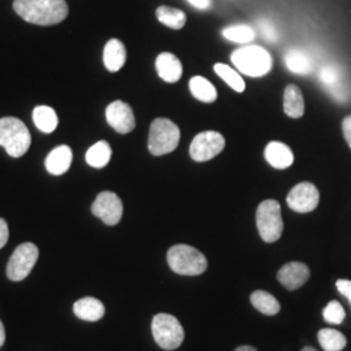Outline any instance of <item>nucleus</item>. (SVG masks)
Masks as SVG:
<instances>
[{
  "label": "nucleus",
  "instance_id": "20e7f679",
  "mask_svg": "<svg viewBox=\"0 0 351 351\" xmlns=\"http://www.w3.org/2000/svg\"><path fill=\"white\" fill-rule=\"evenodd\" d=\"M32 145V136L25 124L16 117L0 119V146L12 158H21Z\"/></svg>",
  "mask_w": 351,
  "mask_h": 351
},
{
  "label": "nucleus",
  "instance_id": "4be33fe9",
  "mask_svg": "<svg viewBox=\"0 0 351 351\" xmlns=\"http://www.w3.org/2000/svg\"><path fill=\"white\" fill-rule=\"evenodd\" d=\"M251 304L263 315L267 316H274L280 313L281 304L277 301L276 298L265 291V290H255L252 291L250 295Z\"/></svg>",
  "mask_w": 351,
  "mask_h": 351
},
{
  "label": "nucleus",
  "instance_id": "72a5a7b5",
  "mask_svg": "<svg viewBox=\"0 0 351 351\" xmlns=\"http://www.w3.org/2000/svg\"><path fill=\"white\" fill-rule=\"evenodd\" d=\"M188 1L193 7H195L198 10H203V11L208 10L211 7V0H188Z\"/></svg>",
  "mask_w": 351,
  "mask_h": 351
},
{
  "label": "nucleus",
  "instance_id": "ddd939ff",
  "mask_svg": "<svg viewBox=\"0 0 351 351\" xmlns=\"http://www.w3.org/2000/svg\"><path fill=\"white\" fill-rule=\"evenodd\" d=\"M310 276L311 272L308 265L302 262H289L284 264L277 272L278 282L289 291H294L303 287Z\"/></svg>",
  "mask_w": 351,
  "mask_h": 351
},
{
  "label": "nucleus",
  "instance_id": "412c9836",
  "mask_svg": "<svg viewBox=\"0 0 351 351\" xmlns=\"http://www.w3.org/2000/svg\"><path fill=\"white\" fill-rule=\"evenodd\" d=\"M189 88H190L193 97L198 101H204V103H213L217 99V90L207 78H204L202 75H194L189 81Z\"/></svg>",
  "mask_w": 351,
  "mask_h": 351
},
{
  "label": "nucleus",
  "instance_id": "c9c22d12",
  "mask_svg": "<svg viewBox=\"0 0 351 351\" xmlns=\"http://www.w3.org/2000/svg\"><path fill=\"white\" fill-rule=\"evenodd\" d=\"M234 351H258L255 348H252V346H249V345H242V346H239L237 349Z\"/></svg>",
  "mask_w": 351,
  "mask_h": 351
},
{
  "label": "nucleus",
  "instance_id": "9b49d317",
  "mask_svg": "<svg viewBox=\"0 0 351 351\" xmlns=\"http://www.w3.org/2000/svg\"><path fill=\"white\" fill-rule=\"evenodd\" d=\"M320 202V193L313 182H300L289 191V208L298 213H313Z\"/></svg>",
  "mask_w": 351,
  "mask_h": 351
},
{
  "label": "nucleus",
  "instance_id": "7c9ffc66",
  "mask_svg": "<svg viewBox=\"0 0 351 351\" xmlns=\"http://www.w3.org/2000/svg\"><path fill=\"white\" fill-rule=\"evenodd\" d=\"M336 287L339 293L348 298V301L351 304V281L350 280H346V278H339L336 282Z\"/></svg>",
  "mask_w": 351,
  "mask_h": 351
},
{
  "label": "nucleus",
  "instance_id": "1a4fd4ad",
  "mask_svg": "<svg viewBox=\"0 0 351 351\" xmlns=\"http://www.w3.org/2000/svg\"><path fill=\"white\" fill-rule=\"evenodd\" d=\"M226 147V138L215 130H206L197 134L190 145V156L194 162L203 163L217 156Z\"/></svg>",
  "mask_w": 351,
  "mask_h": 351
},
{
  "label": "nucleus",
  "instance_id": "5701e85b",
  "mask_svg": "<svg viewBox=\"0 0 351 351\" xmlns=\"http://www.w3.org/2000/svg\"><path fill=\"white\" fill-rule=\"evenodd\" d=\"M112 156V149L107 141H99L93 145L86 152V162L90 167L101 169L110 163Z\"/></svg>",
  "mask_w": 351,
  "mask_h": 351
},
{
  "label": "nucleus",
  "instance_id": "c756f323",
  "mask_svg": "<svg viewBox=\"0 0 351 351\" xmlns=\"http://www.w3.org/2000/svg\"><path fill=\"white\" fill-rule=\"evenodd\" d=\"M258 27H259V32L262 34V37L269 42V43H276L277 40L280 39V34H278V30L276 29V26L274 25L269 20L267 19H262L258 21Z\"/></svg>",
  "mask_w": 351,
  "mask_h": 351
},
{
  "label": "nucleus",
  "instance_id": "b1692460",
  "mask_svg": "<svg viewBox=\"0 0 351 351\" xmlns=\"http://www.w3.org/2000/svg\"><path fill=\"white\" fill-rule=\"evenodd\" d=\"M33 121L43 133H52L59 124L58 114L49 106H38L33 111Z\"/></svg>",
  "mask_w": 351,
  "mask_h": 351
},
{
  "label": "nucleus",
  "instance_id": "423d86ee",
  "mask_svg": "<svg viewBox=\"0 0 351 351\" xmlns=\"http://www.w3.org/2000/svg\"><path fill=\"white\" fill-rule=\"evenodd\" d=\"M180 138V128L172 120L155 119L150 126L149 150L155 156L171 154L177 149Z\"/></svg>",
  "mask_w": 351,
  "mask_h": 351
},
{
  "label": "nucleus",
  "instance_id": "473e14b6",
  "mask_svg": "<svg viewBox=\"0 0 351 351\" xmlns=\"http://www.w3.org/2000/svg\"><path fill=\"white\" fill-rule=\"evenodd\" d=\"M342 133H343L345 141L348 142V145L351 149V114L346 116L342 121Z\"/></svg>",
  "mask_w": 351,
  "mask_h": 351
},
{
  "label": "nucleus",
  "instance_id": "a211bd4d",
  "mask_svg": "<svg viewBox=\"0 0 351 351\" xmlns=\"http://www.w3.org/2000/svg\"><path fill=\"white\" fill-rule=\"evenodd\" d=\"M103 62L110 72H119L126 62V50L124 43L116 38L110 39L104 46Z\"/></svg>",
  "mask_w": 351,
  "mask_h": 351
},
{
  "label": "nucleus",
  "instance_id": "4468645a",
  "mask_svg": "<svg viewBox=\"0 0 351 351\" xmlns=\"http://www.w3.org/2000/svg\"><path fill=\"white\" fill-rule=\"evenodd\" d=\"M264 158L269 165L276 169H287L294 163V154L288 145L272 141L264 150Z\"/></svg>",
  "mask_w": 351,
  "mask_h": 351
},
{
  "label": "nucleus",
  "instance_id": "39448f33",
  "mask_svg": "<svg viewBox=\"0 0 351 351\" xmlns=\"http://www.w3.org/2000/svg\"><path fill=\"white\" fill-rule=\"evenodd\" d=\"M151 332L158 346L165 351L178 349L185 339L184 328L178 319L171 314L155 315L151 323Z\"/></svg>",
  "mask_w": 351,
  "mask_h": 351
},
{
  "label": "nucleus",
  "instance_id": "2f4dec72",
  "mask_svg": "<svg viewBox=\"0 0 351 351\" xmlns=\"http://www.w3.org/2000/svg\"><path fill=\"white\" fill-rule=\"evenodd\" d=\"M10 239V230H8V224L4 219L0 217V249H3Z\"/></svg>",
  "mask_w": 351,
  "mask_h": 351
},
{
  "label": "nucleus",
  "instance_id": "0eeeda50",
  "mask_svg": "<svg viewBox=\"0 0 351 351\" xmlns=\"http://www.w3.org/2000/svg\"><path fill=\"white\" fill-rule=\"evenodd\" d=\"M256 226L264 242L274 243L280 239L284 232V220L278 202L267 199L258 206Z\"/></svg>",
  "mask_w": 351,
  "mask_h": 351
},
{
  "label": "nucleus",
  "instance_id": "f257e3e1",
  "mask_svg": "<svg viewBox=\"0 0 351 351\" xmlns=\"http://www.w3.org/2000/svg\"><path fill=\"white\" fill-rule=\"evenodd\" d=\"M13 8L20 17L36 25H56L68 16L65 0H14Z\"/></svg>",
  "mask_w": 351,
  "mask_h": 351
},
{
  "label": "nucleus",
  "instance_id": "9d476101",
  "mask_svg": "<svg viewBox=\"0 0 351 351\" xmlns=\"http://www.w3.org/2000/svg\"><path fill=\"white\" fill-rule=\"evenodd\" d=\"M91 213L106 226H117L123 217L124 206L117 194L112 191H101L91 206Z\"/></svg>",
  "mask_w": 351,
  "mask_h": 351
},
{
  "label": "nucleus",
  "instance_id": "f704fd0d",
  "mask_svg": "<svg viewBox=\"0 0 351 351\" xmlns=\"http://www.w3.org/2000/svg\"><path fill=\"white\" fill-rule=\"evenodd\" d=\"M4 342H5V328L3 322L0 320V348L4 345Z\"/></svg>",
  "mask_w": 351,
  "mask_h": 351
},
{
  "label": "nucleus",
  "instance_id": "6e6552de",
  "mask_svg": "<svg viewBox=\"0 0 351 351\" xmlns=\"http://www.w3.org/2000/svg\"><path fill=\"white\" fill-rule=\"evenodd\" d=\"M39 251L38 247L32 242L21 243L13 251L12 256L7 264V277L14 281H23L29 276L37 263Z\"/></svg>",
  "mask_w": 351,
  "mask_h": 351
},
{
  "label": "nucleus",
  "instance_id": "f3484780",
  "mask_svg": "<svg viewBox=\"0 0 351 351\" xmlns=\"http://www.w3.org/2000/svg\"><path fill=\"white\" fill-rule=\"evenodd\" d=\"M73 313L75 316L85 322H99L106 314V307L99 300L94 297H85L73 304Z\"/></svg>",
  "mask_w": 351,
  "mask_h": 351
},
{
  "label": "nucleus",
  "instance_id": "393cba45",
  "mask_svg": "<svg viewBox=\"0 0 351 351\" xmlns=\"http://www.w3.org/2000/svg\"><path fill=\"white\" fill-rule=\"evenodd\" d=\"M317 339L324 351H342L348 345V339L339 330L330 328L320 329Z\"/></svg>",
  "mask_w": 351,
  "mask_h": 351
},
{
  "label": "nucleus",
  "instance_id": "dca6fc26",
  "mask_svg": "<svg viewBox=\"0 0 351 351\" xmlns=\"http://www.w3.org/2000/svg\"><path fill=\"white\" fill-rule=\"evenodd\" d=\"M155 66L159 77L169 84L177 82L182 75V64L180 62V59L171 52L160 53L156 58Z\"/></svg>",
  "mask_w": 351,
  "mask_h": 351
},
{
  "label": "nucleus",
  "instance_id": "f03ea898",
  "mask_svg": "<svg viewBox=\"0 0 351 351\" xmlns=\"http://www.w3.org/2000/svg\"><path fill=\"white\" fill-rule=\"evenodd\" d=\"M169 268L181 276H199L206 272L208 262L201 251L190 245H175L167 252Z\"/></svg>",
  "mask_w": 351,
  "mask_h": 351
},
{
  "label": "nucleus",
  "instance_id": "aec40b11",
  "mask_svg": "<svg viewBox=\"0 0 351 351\" xmlns=\"http://www.w3.org/2000/svg\"><path fill=\"white\" fill-rule=\"evenodd\" d=\"M285 65L291 73L297 75H308L313 71V60L310 56L297 49H290L284 56Z\"/></svg>",
  "mask_w": 351,
  "mask_h": 351
},
{
  "label": "nucleus",
  "instance_id": "cd10ccee",
  "mask_svg": "<svg viewBox=\"0 0 351 351\" xmlns=\"http://www.w3.org/2000/svg\"><path fill=\"white\" fill-rule=\"evenodd\" d=\"M223 37L234 43H250L251 40L255 39V30L245 24L228 26L223 30Z\"/></svg>",
  "mask_w": 351,
  "mask_h": 351
},
{
  "label": "nucleus",
  "instance_id": "6ab92c4d",
  "mask_svg": "<svg viewBox=\"0 0 351 351\" xmlns=\"http://www.w3.org/2000/svg\"><path fill=\"white\" fill-rule=\"evenodd\" d=\"M284 111L291 119H301L304 114V99L301 88L288 85L284 91Z\"/></svg>",
  "mask_w": 351,
  "mask_h": 351
},
{
  "label": "nucleus",
  "instance_id": "e433bc0d",
  "mask_svg": "<svg viewBox=\"0 0 351 351\" xmlns=\"http://www.w3.org/2000/svg\"><path fill=\"white\" fill-rule=\"evenodd\" d=\"M301 351H317L315 348H311V346H306V348H303Z\"/></svg>",
  "mask_w": 351,
  "mask_h": 351
},
{
  "label": "nucleus",
  "instance_id": "c85d7f7f",
  "mask_svg": "<svg viewBox=\"0 0 351 351\" xmlns=\"http://www.w3.org/2000/svg\"><path fill=\"white\" fill-rule=\"evenodd\" d=\"M323 317L326 323L333 324V326H339L346 317V313L343 306L339 301H330L323 310Z\"/></svg>",
  "mask_w": 351,
  "mask_h": 351
},
{
  "label": "nucleus",
  "instance_id": "2eb2a0df",
  "mask_svg": "<svg viewBox=\"0 0 351 351\" xmlns=\"http://www.w3.org/2000/svg\"><path fill=\"white\" fill-rule=\"evenodd\" d=\"M73 152L72 149L66 145H62L55 147L46 158V169L47 172L53 176H62L68 172L72 165Z\"/></svg>",
  "mask_w": 351,
  "mask_h": 351
},
{
  "label": "nucleus",
  "instance_id": "a878e982",
  "mask_svg": "<svg viewBox=\"0 0 351 351\" xmlns=\"http://www.w3.org/2000/svg\"><path fill=\"white\" fill-rule=\"evenodd\" d=\"M156 17L158 20L171 29H182L186 24V14L181 10L172 8L168 5H160L156 10Z\"/></svg>",
  "mask_w": 351,
  "mask_h": 351
},
{
  "label": "nucleus",
  "instance_id": "bb28decb",
  "mask_svg": "<svg viewBox=\"0 0 351 351\" xmlns=\"http://www.w3.org/2000/svg\"><path fill=\"white\" fill-rule=\"evenodd\" d=\"M216 75H219L220 78H223L226 81V84L233 88L234 91L237 93H243L245 91V81L243 78L239 75L237 71H234L233 68H230L229 65L223 63L215 64L213 66Z\"/></svg>",
  "mask_w": 351,
  "mask_h": 351
},
{
  "label": "nucleus",
  "instance_id": "f8f14e48",
  "mask_svg": "<svg viewBox=\"0 0 351 351\" xmlns=\"http://www.w3.org/2000/svg\"><path fill=\"white\" fill-rule=\"evenodd\" d=\"M107 123L120 134H128L136 128V117L130 106L123 101H114L106 110Z\"/></svg>",
  "mask_w": 351,
  "mask_h": 351
},
{
  "label": "nucleus",
  "instance_id": "7ed1b4c3",
  "mask_svg": "<svg viewBox=\"0 0 351 351\" xmlns=\"http://www.w3.org/2000/svg\"><path fill=\"white\" fill-rule=\"evenodd\" d=\"M230 60L241 73L250 77H263L269 73L274 59L268 51L261 46H245L233 51Z\"/></svg>",
  "mask_w": 351,
  "mask_h": 351
}]
</instances>
